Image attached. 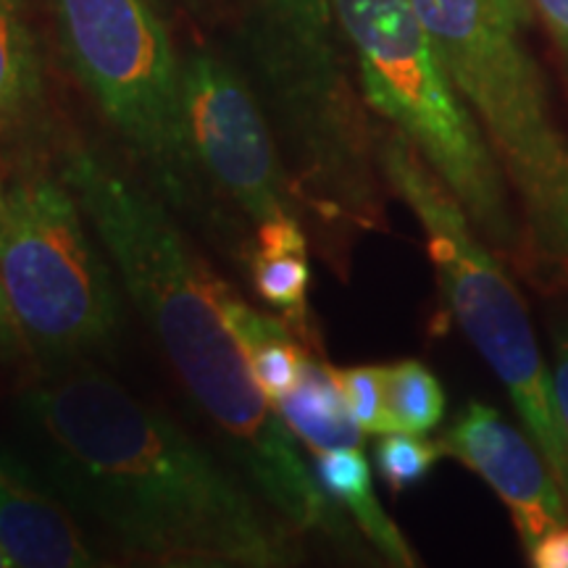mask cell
Returning <instances> with one entry per match:
<instances>
[{
  "label": "cell",
  "mask_w": 568,
  "mask_h": 568,
  "mask_svg": "<svg viewBox=\"0 0 568 568\" xmlns=\"http://www.w3.org/2000/svg\"><path fill=\"white\" fill-rule=\"evenodd\" d=\"M21 416L45 481L126 556L153 566L280 568L297 552L264 508L172 418L98 372L30 389Z\"/></svg>",
  "instance_id": "6da1fadb"
},
{
  "label": "cell",
  "mask_w": 568,
  "mask_h": 568,
  "mask_svg": "<svg viewBox=\"0 0 568 568\" xmlns=\"http://www.w3.org/2000/svg\"><path fill=\"white\" fill-rule=\"evenodd\" d=\"M61 180L88 213L124 293L159 337L187 395L261 497L295 531L343 537L332 497L255 385L243 345L226 324V282L190 247L163 205L98 153H71Z\"/></svg>",
  "instance_id": "7a4b0ae2"
},
{
  "label": "cell",
  "mask_w": 568,
  "mask_h": 568,
  "mask_svg": "<svg viewBox=\"0 0 568 568\" xmlns=\"http://www.w3.org/2000/svg\"><path fill=\"white\" fill-rule=\"evenodd\" d=\"M414 6L518 197L521 272L537 287H568V142L521 27L481 0Z\"/></svg>",
  "instance_id": "3957f363"
},
{
  "label": "cell",
  "mask_w": 568,
  "mask_h": 568,
  "mask_svg": "<svg viewBox=\"0 0 568 568\" xmlns=\"http://www.w3.org/2000/svg\"><path fill=\"white\" fill-rule=\"evenodd\" d=\"M332 9L358 59L366 103L429 163L481 240L521 268L524 237L506 174L414 0H332Z\"/></svg>",
  "instance_id": "277c9868"
},
{
  "label": "cell",
  "mask_w": 568,
  "mask_h": 568,
  "mask_svg": "<svg viewBox=\"0 0 568 568\" xmlns=\"http://www.w3.org/2000/svg\"><path fill=\"white\" fill-rule=\"evenodd\" d=\"M379 166L393 193L414 211L439 290L460 329L508 389L531 443L548 460L568 506V429L556 382L545 366L527 305L464 205L400 132L379 142Z\"/></svg>",
  "instance_id": "5b68a950"
},
{
  "label": "cell",
  "mask_w": 568,
  "mask_h": 568,
  "mask_svg": "<svg viewBox=\"0 0 568 568\" xmlns=\"http://www.w3.org/2000/svg\"><path fill=\"white\" fill-rule=\"evenodd\" d=\"M84 216L63 180L0 187V280L27 347L55 364L109 343L122 318L116 280Z\"/></svg>",
  "instance_id": "8992f818"
},
{
  "label": "cell",
  "mask_w": 568,
  "mask_h": 568,
  "mask_svg": "<svg viewBox=\"0 0 568 568\" xmlns=\"http://www.w3.org/2000/svg\"><path fill=\"white\" fill-rule=\"evenodd\" d=\"M71 67L124 145L172 201L193 180L182 119V63L148 0H53Z\"/></svg>",
  "instance_id": "52a82bcc"
},
{
  "label": "cell",
  "mask_w": 568,
  "mask_h": 568,
  "mask_svg": "<svg viewBox=\"0 0 568 568\" xmlns=\"http://www.w3.org/2000/svg\"><path fill=\"white\" fill-rule=\"evenodd\" d=\"M182 119L193 169L201 166L255 226L293 216L264 113L226 63L205 53L182 63Z\"/></svg>",
  "instance_id": "ba28073f"
},
{
  "label": "cell",
  "mask_w": 568,
  "mask_h": 568,
  "mask_svg": "<svg viewBox=\"0 0 568 568\" xmlns=\"http://www.w3.org/2000/svg\"><path fill=\"white\" fill-rule=\"evenodd\" d=\"M439 443L445 456L458 458L477 471L506 503L527 550L535 548L539 537L568 521V506L548 460L495 408L471 403Z\"/></svg>",
  "instance_id": "9c48e42d"
},
{
  "label": "cell",
  "mask_w": 568,
  "mask_h": 568,
  "mask_svg": "<svg viewBox=\"0 0 568 568\" xmlns=\"http://www.w3.org/2000/svg\"><path fill=\"white\" fill-rule=\"evenodd\" d=\"M0 548L13 568L103 566L67 503L6 450H0Z\"/></svg>",
  "instance_id": "30bf717a"
},
{
  "label": "cell",
  "mask_w": 568,
  "mask_h": 568,
  "mask_svg": "<svg viewBox=\"0 0 568 568\" xmlns=\"http://www.w3.org/2000/svg\"><path fill=\"white\" fill-rule=\"evenodd\" d=\"M276 414L290 432L311 447V453L361 447L364 429L347 408L343 389L335 379V368L305 355L295 387L276 400Z\"/></svg>",
  "instance_id": "8fae6325"
},
{
  "label": "cell",
  "mask_w": 568,
  "mask_h": 568,
  "mask_svg": "<svg viewBox=\"0 0 568 568\" xmlns=\"http://www.w3.org/2000/svg\"><path fill=\"white\" fill-rule=\"evenodd\" d=\"M314 474L324 493L343 506L355 518L368 542L385 556L393 566H416L418 560L385 514L382 503L374 495L372 466L361 447H337V450L314 453Z\"/></svg>",
  "instance_id": "7c38bea8"
},
{
  "label": "cell",
  "mask_w": 568,
  "mask_h": 568,
  "mask_svg": "<svg viewBox=\"0 0 568 568\" xmlns=\"http://www.w3.org/2000/svg\"><path fill=\"white\" fill-rule=\"evenodd\" d=\"M40 90L38 59L19 9L0 0V134L17 126Z\"/></svg>",
  "instance_id": "4fadbf2b"
},
{
  "label": "cell",
  "mask_w": 568,
  "mask_h": 568,
  "mask_svg": "<svg viewBox=\"0 0 568 568\" xmlns=\"http://www.w3.org/2000/svg\"><path fill=\"white\" fill-rule=\"evenodd\" d=\"M385 406L393 432L429 435L445 416L443 385L418 361H397L385 366Z\"/></svg>",
  "instance_id": "5bb4252c"
},
{
  "label": "cell",
  "mask_w": 568,
  "mask_h": 568,
  "mask_svg": "<svg viewBox=\"0 0 568 568\" xmlns=\"http://www.w3.org/2000/svg\"><path fill=\"white\" fill-rule=\"evenodd\" d=\"M251 276L261 301L293 326L303 343H308V253H261L251 255Z\"/></svg>",
  "instance_id": "9a60e30c"
},
{
  "label": "cell",
  "mask_w": 568,
  "mask_h": 568,
  "mask_svg": "<svg viewBox=\"0 0 568 568\" xmlns=\"http://www.w3.org/2000/svg\"><path fill=\"white\" fill-rule=\"evenodd\" d=\"M443 456V443H429L424 435H410V432H387L376 445V468L393 493H406Z\"/></svg>",
  "instance_id": "2e32d148"
},
{
  "label": "cell",
  "mask_w": 568,
  "mask_h": 568,
  "mask_svg": "<svg viewBox=\"0 0 568 568\" xmlns=\"http://www.w3.org/2000/svg\"><path fill=\"white\" fill-rule=\"evenodd\" d=\"M335 379L364 435L393 432L385 406V366L335 368Z\"/></svg>",
  "instance_id": "e0dca14e"
},
{
  "label": "cell",
  "mask_w": 568,
  "mask_h": 568,
  "mask_svg": "<svg viewBox=\"0 0 568 568\" xmlns=\"http://www.w3.org/2000/svg\"><path fill=\"white\" fill-rule=\"evenodd\" d=\"M274 3L280 6L282 17L287 19L295 38L308 51L324 55L326 42H329L332 21H337L332 0H274Z\"/></svg>",
  "instance_id": "ac0fdd59"
},
{
  "label": "cell",
  "mask_w": 568,
  "mask_h": 568,
  "mask_svg": "<svg viewBox=\"0 0 568 568\" xmlns=\"http://www.w3.org/2000/svg\"><path fill=\"white\" fill-rule=\"evenodd\" d=\"M531 9L542 17L560 59L568 69V0H531Z\"/></svg>",
  "instance_id": "d6986e66"
},
{
  "label": "cell",
  "mask_w": 568,
  "mask_h": 568,
  "mask_svg": "<svg viewBox=\"0 0 568 568\" xmlns=\"http://www.w3.org/2000/svg\"><path fill=\"white\" fill-rule=\"evenodd\" d=\"M531 564L539 568H568V524L550 529L529 550Z\"/></svg>",
  "instance_id": "ffe728a7"
},
{
  "label": "cell",
  "mask_w": 568,
  "mask_h": 568,
  "mask_svg": "<svg viewBox=\"0 0 568 568\" xmlns=\"http://www.w3.org/2000/svg\"><path fill=\"white\" fill-rule=\"evenodd\" d=\"M27 347V339L21 335L17 316H13L9 293H6L3 280H0V358H17Z\"/></svg>",
  "instance_id": "44dd1931"
},
{
  "label": "cell",
  "mask_w": 568,
  "mask_h": 568,
  "mask_svg": "<svg viewBox=\"0 0 568 568\" xmlns=\"http://www.w3.org/2000/svg\"><path fill=\"white\" fill-rule=\"evenodd\" d=\"M552 382H556V397L560 406V416L568 429V329L560 326L556 335V372H552Z\"/></svg>",
  "instance_id": "7402d4cb"
},
{
  "label": "cell",
  "mask_w": 568,
  "mask_h": 568,
  "mask_svg": "<svg viewBox=\"0 0 568 568\" xmlns=\"http://www.w3.org/2000/svg\"><path fill=\"white\" fill-rule=\"evenodd\" d=\"M481 3H485L493 13H497L500 19L521 27V30L529 24L531 11H535L531 9V0H481Z\"/></svg>",
  "instance_id": "603a6c76"
},
{
  "label": "cell",
  "mask_w": 568,
  "mask_h": 568,
  "mask_svg": "<svg viewBox=\"0 0 568 568\" xmlns=\"http://www.w3.org/2000/svg\"><path fill=\"white\" fill-rule=\"evenodd\" d=\"M0 568H11V560H9V556H6L3 548H0Z\"/></svg>",
  "instance_id": "cb8c5ba5"
},
{
  "label": "cell",
  "mask_w": 568,
  "mask_h": 568,
  "mask_svg": "<svg viewBox=\"0 0 568 568\" xmlns=\"http://www.w3.org/2000/svg\"><path fill=\"white\" fill-rule=\"evenodd\" d=\"M3 3H6V6H11V9H19L21 0H3Z\"/></svg>",
  "instance_id": "d4e9b609"
}]
</instances>
